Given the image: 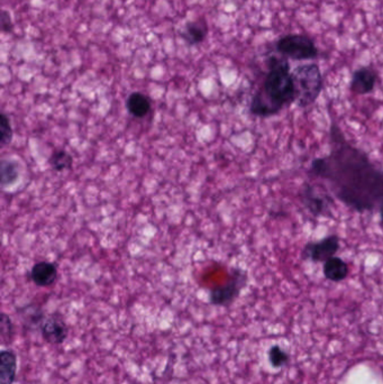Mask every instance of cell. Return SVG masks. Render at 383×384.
Masks as SVG:
<instances>
[{
    "label": "cell",
    "mask_w": 383,
    "mask_h": 384,
    "mask_svg": "<svg viewBox=\"0 0 383 384\" xmlns=\"http://www.w3.org/2000/svg\"><path fill=\"white\" fill-rule=\"evenodd\" d=\"M278 51L283 55L294 60H311L318 55V51L311 39L304 35H289L280 39Z\"/></svg>",
    "instance_id": "obj_5"
},
{
    "label": "cell",
    "mask_w": 383,
    "mask_h": 384,
    "mask_svg": "<svg viewBox=\"0 0 383 384\" xmlns=\"http://www.w3.org/2000/svg\"><path fill=\"white\" fill-rule=\"evenodd\" d=\"M301 202L311 215L320 217L328 213L333 199L313 185H306L301 190Z\"/></svg>",
    "instance_id": "obj_7"
},
{
    "label": "cell",
    "mask_w": 383,
    "mask_h": 384,
    "mask_svg": "<svg viewBox=\"0 0 383 384\" xmlns=\"http://www.w3.org/2000/svg\"><path fill=\"white\" fill-rule=\"evenodd\" d=\"M31 279L37 286H51L58 279V267L53 262L42 261L32 267Z\"/></svg>",
    "instance_id": "obj_9"
},
{
    "label": "cell",
    "mask_w": 383,
    "mask_h": 384,
    "mask_svg": "<svg viewBox=\"0 0 383 384\" xmlns=\"http://www.w3.org/2000/svg\"><path fill=\"white\" fill-rule=\"evenodd\" d=\"M296 102L301 108L313 105L323 89V77L318 65H305L297 67L292 72Z\"/></svg>",
    "instance_id": "obj_3"
},
{
    "label": "cell",
    "mask_w": 383,
    "mask_h": 384,
    "mask_svg": "<svg viewBox=\"0 0 383 384\" xmlns=\"http://www.w3.org/2000/svg\"><path fill=\"white\" fill-rule=\"evenodd\" d=\"M380 217H381V224H382L383 226V199L382 201H381L380 206Z\"/></svg>",
    "instance_id": "obj_21"
},
{
    "label": "cell",
    "mask_w": 383,
    "mask_h": 384,
    "mask_svg": "<svg viewBox=\"0 0 383 384\" xmlns=\"http://www.w3.org/2000/svg\"><path fill=\"white\" fill-rule=\"evenodd\" d=\"M339 250V237L337 235L326 236L317 241L307 243L304 247L301 258L313 262H326L335 256Z\"/></svg>",
    "instance_id": "obj_6"
},
{
    "label": "cell",
    "mask_w": 383,
    "mask_h": 384,
    "mask_svg": "<svg viewBox=\"0 0 383 384\" xmlns=\"http://www.w3.org/2000/svg\"><path fill=\"white\" fill-rule=\"evenodd\" d=\"M247 273L240 269L234 270L227 284L216 286L210 291V303L214 306H230L231 303L236 300L244 286H247Z\"/></svg>",
    "instance_id": "obj_4"
},
{
    "label": "cell",
    "mask_w": 383,
    "mask_h": 384,
    "mask_svg": "<svg viewBox=\"0 0 383 384\" xmlns=\"http://www.w3.org/2000/svg\"><path fill=\"white\" fill-rule=\"evenodd\" d=\"M292 102H296V90L289 63L287 60L272 58L264 84L253 97L249 112L257 117H271Z\"/></svg>",
    "instance_id": "obj_2"
},
{
    "label": "cell",
    "mask_w": 383,
    "mask_h": 384,
    "mask_svg": "<svg viewBox=\"0 0 383 384\" xmlns=\"http://www.w3.org/2000/svg\"><path fill=\"white\" fill-rule=\"evenodd\" d=\"M208 25L204 20H193L186 24L185 29L181 33V37L186 42L191 45L199 44L204 42L207 37Z\"/></svg>",
    "instance_id": "obj_13"
},
{
    "label": "cell",
    "mask_w": 383,
    "mask_h": 384,
    "mask_svg": "<svg viewBox=\"0 0 383 384\" xmlns=\"http://www.w3.org/2000/svg\"><path fill=\"white\" fill-rule=\"evenodd\" d=\"M13 136H14V129L11 126V119L5 112H3L1 117H0V144L1 146L8 145L13 140Z\"/></svg>",
    "instance_id": "obj_17"
},
{
    "label": "cell",
    "mask_w": 383,
    "mask_h": 384,
    "mask_svg": "<svg viewBox=\"0 0 383 384\" xmlns=\"http://www.w3.org/2000/svg\"><path fill=\"white\" fill-rule=\"evenodd\" d=\"M0 24H1V31H3V33H9V32L13 31L14 24H13V20H11V14H9L8 11H3Z\"/></svg>",
    "instance_id": "obj_20"
},
{
    "label": "cell",
    "mask_w": 383,
    "mask_h": 384,
    "mask_svg": "<svg viewBox=\"0 0 383 384\" xmlns=\"http://www.w3.org/2000/svg\"><path fill=\"white\" fill-rule=\"evenodd\" d=\"M0 172H1V187L9 188L20 179V164L13 159H3L0 164Z\"/></svg>",
    "instance_id": "obj_15"
},
{
    "label": "cell",
    "mask_w": 383,
    "mask_h": 384,
    "mask_svg": "<svg viewBox=\"0 0 383 384\" xmlns=\"http://www.w3.org/2000/svg\"><path fill=\"white\" fill-rule=\"evenodd\" d=\"M332 152L315 159L311 172L330 181L334 194L353 211H371L383 199V171L361 150L351 145L339 126L330 129Z\"/></svg>",
    "instance_id": "obj_1"
},
{
    "label": "cell",
    "mask_w": 383,
    "mask_h": 384,
    "mask_svg": "<svg viewBox=\"0 0 383 384\" xmlns=\"http://www.w3.org/2000/svg\"><path fill=\"white\" fill-rule=\"evenodd\" d=\"M268 359L274 368H280L288 361V355L279 346H273L268 352Z\"/></svg>",
    "instance_id": "obj_19"
},
{
    "label": "cell",
    "mask_w": 383,
    "mask_h": 384,
    "mask_svg": "<svg viewBox=\"0 0 383 384\" xmlns=\"http://www.w3.org/2000/svg\"><path fill=\"white\" fill-rule=\"evenodd\" d=\"M14 333L15 326L13 320H11L8 315L3 312L1 314V319H0V334H1V340H3L4 345L11 343Z\"/></svg>",
    "instance_id": "obj_18"
},
{
    "label": "cell",
    "mask_w": 383,
    "mask_h": 384,
    "mask_svg": "<svg viewBox=\"0 0 383 384\" xmlns=\"http://www.w3.org/2000/svg\"><path fill=\"white\" fill-rule=\"evenodd\" d=\"M377 84V73L368 67H362L353 74L351 90L356 95H367L372 93Z\"/></svg>",
    "instance_id": "obj_10"
},
{
    "label": "cell",
    "mask_w": 383,
    "mask_h": 384,
    "mask_svg": "<svg viewBox=\"0 0 383 384\" xmlns=\"http://www.w3.org/2000/svg\"><path fill=\"white\" fill-rule=\"evenodd\" d=\"M350 270L346 262L343 261L341 258L334 256L324 263V275L327 280L333 282H341L345 280L349 275Z\"/></svg>",
    "instance_id": "obj_12"
},
{
    "label": "cell",
    "mask_w": 383,
    "mask_h": 384,
    "mask_svg": "<svg viewBox=\"0 0 383 384\" xmlns=\"http://www.w3.org/2000/svg\"><path fill=\"white\" fill-rule=\"evenodd\" d=\"M17 376V357L11 350L0 353V384H14Z\"/></svg>",
    "instance_id": "obj_11"
},
{
    "label": "cell",
    "mask_w": 383,
    "mask_h": 384,
    "mask_svg": "<svg viewBox=\"0 0 383 384\" xmlns=\"http://www.w3.org/2000/svg\"><path fill=\"white\" fill-rule=\"evenodd\" d=\"M48 162H50V166H52L54 171L62 172L71 168L73 159L71 154H69L65 150H59V151H56L53 154L51 155Z\"/></svg>",
    "instance_id": "obj_16"
},
{
    "label": "cell",
    "mask_w": 383,
    "mask_h": 384,
    "mask_svg": "<svg viewBox=\"0 0 383 384\" xmlns=\"http://www.w3.org/2000/svg\"><path fill=\"white\" fill-rule=\"evenodd\" d=\"M43 340L51 345H60L65 342L69 335L67 324L59 316H50L43 322L41 327Z\"/></svg>",
    "instance_id": "obj_8"
},
{
    "label": "cell",
    "mask_w": 383,
    "mask_h": 384,
    "mask_svg": "<svg viewBox=\"0 0 383 384\" xmlns=\"http://www.w3.org/2000/svg\"><path fill=\"white\" fill-rule=\"evenodd\" d=\"M126 108L133 117H145L151 112V101L144 93H133L127 98Z\"/></svg>",
    "instance_id": "obj_14"
}]
</instances>
